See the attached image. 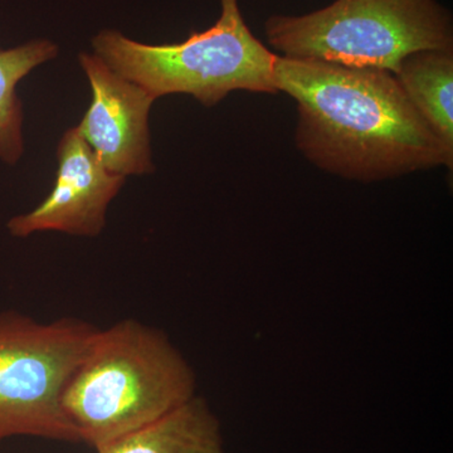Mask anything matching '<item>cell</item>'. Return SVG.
I'll use <instances>...</instances> for the list:
<instances>
[{
  "mask_svg": "<svg viewBox=\"0 0 453 453\" xmlns=\"http://www.w3.org/2000/svg\"><path fill=\"white\" fill-rule=\"evenodd\" d=\"M220 8L216 25L179 43L153 46L103 29L92 38V49L155 98L188 94L211 107L234 91L277 94V56L250 31L238 0H220Z\"/></svg>",
  "mask_w": 453,
  "mask_h": 453,
  "instance_id": "cell-3",
  "label": "cell"
},
{
  "mask_svg": "<svg viewBox=\"0 0 453 453\" xmlns=\"http://www.w3.org/2000/svg\"><path fill=\"white\" fill-rule=\"evenodd\" d=\"M266 37L283 57L393 74L413 53L453 50L451 17L436 0H336L305 16L268 18Z\"/></svg>",
  "mask_w": 453,
  "mask_h": 453,
  "instance_id": "cell-4",
  "label": "cell"
},
{
  "mask_svg": "<svg viewBox=\"0 0 453 453\" xmlns=\"http://www.w3.org/2000/svg\"><path fill=\"white\" fill-rule=\"evenodd\" d=\"M96 453H226L219 419L195 398L146 425L106 443Z\"/></svg>",
  "mask_w": 453,
  "mask_h": 453,
  "instance_id": "cell-8",
  "label": "cell"
},
{
  "mask_svg": "<svg viewBox=\"0 0 453 453\" xmlns=\"http://www.w3.org/2000/svg\"><path fill=\"white\" fill-rule=\"evenodd\" d=\"M58 47L50 40L27 42L14 49L0 50V159L16 164L23 154L22 103L17 83L33 68L56 58Z\"/></svg>",
  "mask_w": 453,
  "mask_h": 453,
  "instance_id": "cell-10",
  "label": "cell"
},
{
  "mask_svg": "<svg viewBox=\"0 0 453 453\" xmlns=\"http://www.w3.org/2000/svg\"><path fill=\"white\" fill-rule=\"evenodd\" d=\"M96 330L81 319L42 323L0 312V443L19 436L80 442L61 396Z\"/></svg>",
  "mask_w": 453,
  "mask_h": 453,
  "instance_id": "cell-5",
  "label": "cell"
},
{
  "mask_svg": "<svg viewBox=\"0 0 453 453\" xmlns=\"http://www.w3.org/2000/svg\"><path fill=\"white\" fill-rule=\"evenodd\" d=\"M395 76L447 151L453 154V50L407 56Z\"/></svg>",
  "mask_w": 453,
  "mask_h": 453,
  "instance_id": "cell-9",
  "label": "cell"
},
{
  "mask_svg": "<svg viewBox=\"0 0 453 453\" xmlns=\"http://www.w3.org/2000/svg\"><path fill=\"white\" fill-rule=\"evenodd\" d=\"M275 77L297 105V149L324 172L371 183L452 170L453 154L389 71L277 56Z\"/></svg>",
  "mask_w": 453,
  "mask_h": 453,
  "instance_id": "cell-1",
  "label": "cell"
},
{
  "mask_svg": "<svg viewBox=\"0 0 453 453\" xmlns=\"http://www.w3.org/2000/svg\"><path fill=\"white\" fill-rule=\"evenodd\" d=\"M80 64L92 88L91 105L77 127L82 138L113 174L153 172L148 119L157 98L95 53H81Z\"/></svg>",
  "mask_w": 453,
  "mask_h": 453,
  "instance_id": "cell-6",
  "label": "cell"
},
{
  "mask_svg": "<svg viewBox=\"0 0 453 453\" xmlns=\"http://www.w3.org/2000/svg\"><path fill=\"white\" fill-rule=\"evenodd\" d=\"M57 155L52 192L35 210L9 220L8 231L14 237L47 231L95 237L105 228L107 207L125 177L104 166L77 127L65 134Z\"/></svg>",
  "mask_w": 453,
  "mask_h": 453,
  "instance_id": "cell-7",
  "label": "cell"
},
{
  "mask_svg": "<svg viewBox=\"0 0 453 453\" xmlns=\"http://www.w3.org/2000/svg\"><path fill=\"white\" fill-rule=\"evenodd\" d=\"M196 386L195 372L165 334L125 319L97 327L61 407L80 442L97 449L187 403Z\"/></svg>",
  "mask_w": 453,
  "mask_h": 453,
  "instance_id": "cell-2",
  "label": "cell"
}]
</instances>
